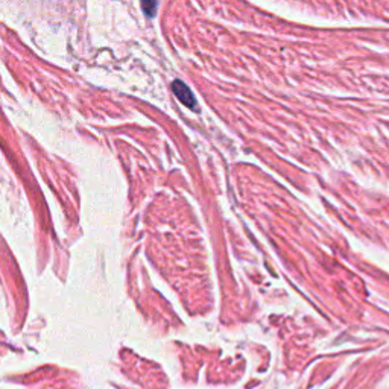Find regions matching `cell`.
<instances>
[{"mask_svg": "<svg viewBox=\"0 0 389 389\" xmlns=\"http://www.w3.org/2000/svg\"><path fill=\"white\" fill-rule=\"evenodd\" d=\"M172 89H174V93L176 94V98L180 99L186 105V107L196 108V99L193 96V93L183 81H174Z\"/></svg>", "mask_w": 389, "mask_h": 389, "instance_id": "obj_1", "label": "cell"}, {"mask_svg": "<svg viewBox=\"0 0 389 389\" xmlns=\"http://www.w3.org/2000/svg\"><path fill=\"white\" fill-rule=\"evenodd\" d=\"M157 6H159V5H157L155 2H145V4H142L143 11H145V14L148 16V17H152L155 14Z\"/></svg>", "mask_w": 389, "mask_h": 389, "instance_id": "obj_2", "label": "cell"}]
</instances>
